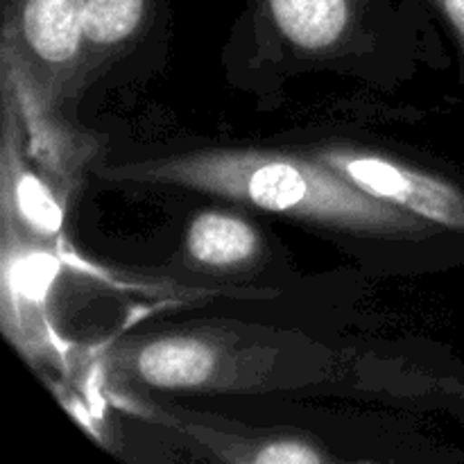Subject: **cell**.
<instances>
[{
  "instance_id": "obj_1",
  "label": "cell",
  "mask_w": 464,
  "mask_h": 464,
  "mask_svg": "<svg viewBox=\"0 0 464 464\" xmlns=\"http://www.w3.org/2000/svg\"><path fill=\"white\" fill-rule=\"evenodd\" d=\"M113 184L161 186L229 199L356 238L424 240L438 227L394 208L322 163L315 154L261 148H202L100 168Z\"/></svg>"
},
{
  "instance_id": "obj_2",
  "label": "cell",
  "mask_w": 464,
  "mask_h": 464,
  "mask_svg": "<svg viewBox=\"0 0 464 464\" xmlns=\"http://www.w3.org/2000/svg\"><path fill=\"white\" fill-rule=\"evenodd\" d=\"M306 340L240 324L161 331L121 343L107 376L122 392L258 394L293 390L317 374Z\"/></svg>"
},
{
  "instance_id": "obj_3",
  "label": "cell",
  "mask_w": 464,
  "mask_h": 464,
  "mask_svg": "<svg viewBox=\"0 0 464 464\" xmlns=\"http://www.w3.org/2000/svg\"><path fill=\"white\" fill-rule=\"evenodd\" d=\"M315 157L356 188L430 222L464 245V181L356 145H326Z\"/></svg>"
},
{
  "instance_id": "obj_4",
  "label": "cell",
  "mask_w": 464,
  "mask_h": 464,
  "mask_svg": "<svg viewBox=\"0 0 464 464\" xmlns=\"http://www.w3.org/2000/svg\"><path fill=\"white\" fill-rule=\"evenodd\" d=\"M254 30L306 62H331L370 39L390 14L388 0H249Z\"/></svg>"
},
{
  "instance_id": "obj_5",
  "label": "cell",
  "mask_w": 464,
  "mask_h": 464,
  "mask_svg": "<svg viewBox=\"0 0 464 464\" xmlns=\"http://www.w3.org/2000/svg\"><path fill=\"white\" fill-rule=\"evenodd\" d=\"M68 195L27 154L12 104L3 98L0 150V229L3 236L50 247L63 229Z\"/></svg>"
},
{
  "instance_id": "obj_6",
  "label": "cell",
  "mask_w": 464,
  "mask_h": 464,
  "mask_svg": "<svg viewBox=\"0 0 464 464\" xmlns=\"http://www.w3.org/2000/svg\"><path fill=\"white\" fill-rule=\"evenodd\" d=\"M161 7L163 0H86L77 82L80 91L104 66L143 39Z\"/></svg>"
},
{
  "instance_id": "obj_7",
  "label": "cell",
  "mask_w": 464,
  "mask_h": 464,
  "mask_svg": "<svg viewBox=\"0 0 464 464\" xmlns=\"http://www.w3.org/2000/svg\"><path fill=\"white\" fill-rule=\"evenodd\" d=\"M263 236L252 220L236 211L207 208L190 220L186 234V258L213 275L252 270L263 256Z\"/></svg>"
},
{
  "instance_id": "obj_8",
  "label": "cell",
  "mask_w": 464,
  "mask_h": 464,
  "mask_svg": "<svg viewBox=\"0 0 464 464\" xmlns=\"http://www.w3.org/2000/svg\"><path fill=\"white\" fill-rule=\"evenodd\" d=\"M168 424L184 433L190 442L211 451L213 458L225 462H272V464H317L334 458L317 442L304 435H254L243 438L236 433H222L204 424L199 417H168Z\"/></svg>"
},
{
  "instance_id": "obj_9",
  "label": "cell",
  "mask_w": 464,
  "mask_h": 464,
  "mask_svg": "<svg viewBox=\"0 0 464 464\" xmlns=\"http://www.w3.org/2000/svg\"><path fill=\"white\" fill-rule=\"evenodd\" d=\"M429 7L444 21L458 45L464 71V0H426Z\"/></svg>"
}]
</instances>
